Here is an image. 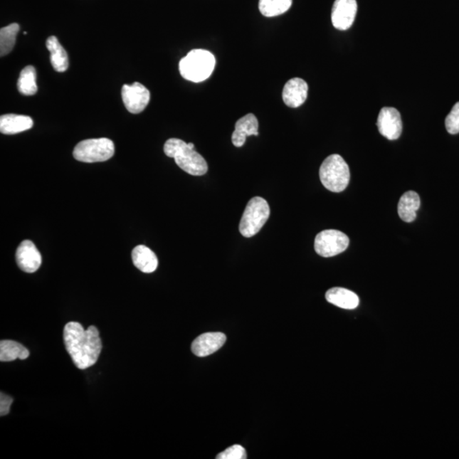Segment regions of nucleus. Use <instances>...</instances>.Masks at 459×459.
<instances>
[{
	"mask_svg": "<svg viewBox=\"0 0 459 459\" xmlns=\"http://www.w3.org/2000/svg\"><path fill=\"white\" fill-rule=\"evenodd\" d=\"M259 122H258L255 115L253 113H248L238 120L235 125V130L231 135V142L235 147H241L244 145L248 137L255 135L258 137L259 132Z\"/></svg>",
	"mask_w": 459,
	"mask_h": 459,
	"instance_id": "4468645a",
	"label": "nucleus"
},
{
	"mask_svg": "<svg viewBox=\"0 0 459 459\" xmlns=\"http://www.w3.org/2000/svg\"><path fill=\"white\" fill-rule=\"evenodd\" d=\"M292 0H260L259 10L265 17L284 14L292 6Z\"/></svg>",
	"mask_w": 459,
	"mask_h": 459,
	"instance_id": "4be33fe9",
	"label": "nucleus"
},
{
	"mask_svg": "<svg viewBox=\"0 0 459 459\" xmlns=\"http://www.w3.org/2000/svg\"><path fill=\"white\" fill-rule=\"evenodd\" d=\"M349 243L347 235L337 230L321 231L315 238V250L325 258L334 257L347 250Z\"/></svg>",
	"mask_w": 459,
	"mask_h": 459,
	"instance_id": "0eeeda50",
	"label": "nucleus"
},
{
	"mask_svg": "<svg viewBox=\"0 0 459 459\" xmlns=\"http://www.w3.org/2000/svg\"><path fill=\"white\" fill-rule=\"evenodd\" d=\"M33 121L28 116L6 115L0 117V132L15 134L32 129Z\"/></svg>",
	"mask_w": 459,
	"mask_h": 459,
	"instance_id": "f3484780",
	"label": "nucleus"
},
{
	"mask_svg": "<svg viewBox=\"0 0 459 459\" xmlns=\"http://www.w3.org/2000/svg\"><path fill=\"white\" fill-rule=\"evenodd\" d=\"M19 29V25L17 23H12L0 29V56L2 58L12 51Z\"/></svg>",
	"mask_w": 459,
	"mask_h": 459,
	"instance_id": "5701e85b",
	"label": "nucleus"
},
{
	"mask_svg": "<svg viewBox=\"0 0 459 459\" xmlns=\"http://www.w3.org/2000/svg\"><path fill=\"white\" fill-rule=\"evenodd\" d=\"M63 339L65 349L78 369H88L98 361L102 343L95 326L85 330L80 323L68 322L64 327Z\"/></svg>",
	"mask_w": 459,
	"mask_h": 459,
	"instance_id": "f257e3e1",
	"label": "nucleus"
},
{
	"mask_svg": "<svg viewBox=\"0 0 459 459\" xmlns=\"http://www.w3.org/2000/svg\"><path fill=\"white\" fill-rule=\"evenodd\" d=\"M115 152V144L110 139H89L78 144L73 157L83 163H98L110 159Z\"/></svg>",
	"mask_w": 459,
	"mask_h": 459,
	"instance_id": "423d86ee",
	"label": "nucleus"
},
{
	"mask_svg": "<svg viewBox=\"0 0 459 459\" xmlns=\"http://www.w3.org/2000/svg\"><path fill=\"white\" fill-rule=\"evenodd\" d=\"M379 133L394 141L401 137L402 122L400 112L394 107H384L379 112L377 121Z\"/></svg>",
	"mask_w": 459,
	"mask_h": 459,
	"instance_id": "1a4fd4ad",
	"label": "nucleus"
},
{
	"mask_svg": "<svg viewBox=\"0 0 459 459\" xmlns=\"http://www.w3.org/2000/svg\"><path fill=\"white\" fill-rule=\"evenodd\" d=\"M421 198L417 192L406 191L401 196L398 204V213L401 220L408 223L416 220L417 211L421 208Z\"/></svg>",
	"mask_w": 459,
	"mask_h": 459,
	"instance_id": "a211bd4d",
	"label": "nucleus"
},
{
	"mask_svg": "<svg viewBox=\"0 0 459 459\" xmlns=\"http://www.w3.org/2000/svg\"><path fill=\"white\" fill-rule=\"evenodd\" d=\"M445 129L451 134L459 133V102L454 105L445 121Z\"/></svg>",
	"mask_w": 459,
	"mask_h": 459,
	"instance_id": "b1692460",
	"label": "nucleus"
},
{
	"mask_svg": "<svg viewBox=\"0 0 459 459\" xmlns=\"http://www.w3.org/2000/svg\"><path fill=\"white\" fill-rule=\"evenodd\" d=\"M327 302L345 310H354L359 305V297L343 287H333L326 292Z\"/></svg>",
	"mask_w": 459,
	"mask_h": 459,
	"instance_id": "2eb2a0df",
	"label": "nucleus"
},
{
	"mask_svg": "<svg viewBox=\"0 0 459 459\" xmlns=\"http://www.w3.org/2000/svg\"><path fill=\"white\" fill-rule=\"evenodd\" d=\"M226 341L224 334L214 332V333H205L196 338L191 344V352L194 355L204 357L212 355L220 349Z\"/></svg>",
	"mask_w": 459,
	"mask_h": 459,
	"instance_id": "f8f14e48",
	"label": "nucleus"
},
{
	"mask_svg": "<svg viewBox=\"0 0 459 459\" xmlns=\"http://www.w3.org/2000/svg\"><path fill=\"white\" fill-rule=\"evenodd\" d=\"M17 88L21 94L33 95L37 93V73L33 65H28L21 72Z\"/></svg>",
	"mask_w": 459,
	"mask_h": 459,
	"instance_id": "412c9836",
	"label": "nucleus"
},
{
	"mask_svg": "<svg viewBox=\"0 0 459 459\" xmlns=\"http://www.w3.org/2000/svg\"><path fill=\"white\" fill-rule=\"evenodd\" d=\"M270 211L266 200L260 196L253 198L245 209L239 231L245 238H252L261 230L268 221Z\"/></svg>",
	"mask_w": 459,
	"mask_h": 459,
	"instance_id": "39448f33",
	"label": "nucleus"
},
{
	"mask_svg": "<svg viewBox=\"0 0 459 459\" xmlns=\"http://www.w3.org/2000/svg\"><path fill=\"white\" fill-rule=\"evenodd\" d=\"M132 260L135 268L144 273H154L159 265L154 252L144 245H139L133 249Z\"/></svg>",
	"mask_w": 459,
	"mask_h": 459,
	"instance_id": "dca6fc26",
	"label": "nucleus"
},
{
	"mask_svg": "<svg viewBox=\"0 0 459 459\" xmlns=\"http://www.w3.org/2000/svg\"><path fill=\"white\" fill-rule=\"evenodd\" d=\"M217 459H246L247 453L242 445H233L218 454Z\"/></svg>",
	"mask_w": 459,
	"mask_h": 459,
	"instance_id": "393cba45",
	"label": "nucleus"
},
{
	"mask_svg": "<svg viewBox=\"0 0 459 459\" xmlns=\"http://www.w3.org/2000/svg\"><path fill=\"white\" fill-rule=\"evenodd\" d=\"M121 94L127 110L134 115H138L145 110L150 102L149 90L138 82H135L131 85H125L122 86Z\"/></svg>",
	"mask_w": 459,
	"mask_h": 459,
	"instance_id": "6e6552de",
	"label": "nucleus"
},
{
	"mask_svg": "<svg viewBox=\"0 0 459 459\" xmlns=\"http://www.w3.org/2000/svg\"><path fill=\"white\" fill-rule=\"evenodd\" d=\"M12 402L13 399L11 396L1 392V395H0V416H6L10 413Z\"/></svg>",
	"mask_w": 459,
	"mask_h": 459,
	"instance_id": "a878e982",
	"label": "nucleus"
},
{
	"mask_svg": "<svg viewBox=\"0 0 459 459\" xmlns=\"http://www.w3.org/2000/svg\"><path fill=\"white\" fill-rule=\"evenodd\" d=\"M308 95V85L302 78H291L283 90V100L287 107L296 108L304 104Z\"/></svg>",
	"mask_w": 459,
	"mask_h": 459,
	"instance_id": "ddd939ff",
	"label": "nucleus"
},
{
	"mask_svg": "<svg viewBox=\"0 0 459 459\" xmlns=\"http://www.w3.org/2000/svg\"><path fill=\"white\" fill-rule=\"evenodd\" d=\"M357 12V0H335L332 9V23L336 29L347 30L355 21Z\"/></svg>",
	"mask_w": 459,
	"mask_h": 459,
	"instance_id": "9d476101",
	"label": "nucleus"
},
{
	"mask_svg": "<svg viewBox=\"0 0 459 459\" xmlns=\"http://www.w3.org/2000/svg\"><path fill=\"white\" fill-rule=\"evenodd\" d=\"M16 260L19 268L27 273L36 272L42 263L41 253L29 240H25L17 248Z\"/></svg>",
	"mask_w": 459,
	"mask_h": 459,
	"instance_id": "9b49d317",
	"label": "nucleus"
},
{
	"mask_svg": "<svg viewBox=\"0 0 459 459\" xmlns=\"http://www.w3.org/2000/svg\"><path fill=\"white\" fill-rule=\"evenodd\" d=\"M319 176L326 189L333 192H341L347 189L351 179L347 162L338 154L330 155L323 161Z\"/></svg>",
	"mask_w": 459,
	"mask_h": 459,
	"instance_id": "20e7f679",
	"label": "nucleus"
},
{
	"mask_svg": "<svg viewBox=\"0 0 459 459\" xmlns=\"http://www.w3.org/2000/svg\"><path fill=\"white\" fill-rule=\"evenodd\" d=\"M29 355L28 349L16 341L1 340L0 342V361L1 362L25 360Z\"/></svg>",
	"mask_w": 459,
	"mask_h": 459,
	"instance_id": "aec40b11",
	"label": "nucleus"
},
{
	"mask_svg": "<svg viewBox=\"0 0 459 459\" xmlns=\"http://www.w3.org/2000/svg\"><path fill=\"white\" fill-rule=\"evenodd\" d=\"M216 63V58L211 52L201 49L192 50L181 60L179 69L185 80L200 83L211 76Z\"/></svg>",
	"mask_w": 459,
	"mask_h": 459,
	"instance_id": "7ed1b4c3",
	"label": "nucleus"
},
{
	"mask_svg": "<svg viewBox=\"0 0 459 459\" xmlns=\"http://www.w3.org/2000/svg\"><path fill=\"white\" fill-rule=\"evenodd\" d=\"M164 151L166 156L172 157L184 172L191 176H200L208 172L206 160L195 149H191L188 143L177 138H172L165 142Z\"/></svg>",
	"mask_w": 459,
	"mask_h": 459,
	"instance_id": "f03ea898",
	"label": "nucleus"
},
{
	"mask_svg": "<svg viewBox=\"0 0 459 459\" xmlns=\"http://www.w3.org/2000/svg\"><path fill=\"white\" fill-rule=\"evenodd\" d=\"M46 47L51 53V63L56 72L67 71L69 65L67 51L61 46L58 38L51 36L46 41Z\"/></svg>",
	"mask_w": 459,
	"mask_h": 459,
	"instance_id": "6ab92c4d",
	"label": "nucleus"
}]
</instances>
